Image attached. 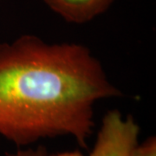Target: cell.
Here are the masks:
<instances>
[{"label": "cell", "mask_w": 156, "mask_h": 156, "mask_svg": "<svg viewBox=\"0 0 156 156\" xmlns=\"http://www.w3.org/2000/svg\"><path fill=\"white\" fill-rule=\"evenodd\" d=\"M120 95L84 45L34 35L0 44V135L17 147L70 136L86 147L95 103Z\"/></svg>", "instance_id": "1"}, {"label": "cell", "mask_w": 156, "mask_h": 156, "mask_svg": "<svg viewBox=\"0 0 156 156\" xmlns=\"http://www.w3.org/2000/svg\"><path fill=\"white\" fill-rule=\"evenodd\" d=\"M139 134L140 127L133 117L125 118L120 111L110 110L102 118L89 156H132Z\"/></svg>", "instance_id": "2"}, {"label": "cell", "mask_w": 156, "mask_h": 156, "mask_svg": "<svg viewBox=\"0 0 156 156\" xmlns=\"http://www.w3.org/2000/svg\"><path fill=\"white\" fill-rule=\"evenodd\" d=\"M50 10L72 23H85L104 13L115 0H44Z\"/></svg>", "instance_id": "3"}, {"label": "cell", "mask_w": 156, "mask_h": 156, "mask_svg": "<svg viewBox=\"0 0 156 156\" xmlns=\"http://www.w3.org/2000/svg\"><path fill=\"white\" fill-rule=\"evenodd\" d=\"M132 156H156L155 136H150L142 143H138L133 150Z\"/></svg>", "instance_id": "4"}, {"label": "cell", "mask_w": 156, "mask_h": 156, "mask_svg": "<svg viewBox=\"0 0 156 156\" xmlns=\"http://www.w3.org/2000/svg\"><path fill=\"white\" fill-rule=\"evenodd\" d=\"M5 156H49L44 147L39 146L36 148L18 149L15 153L6 154Z\"/></svg>", "instance_id": "5"}, {"label": "cell", "mask_w": 156, "mask_h": 156, "mask_svg": "<svg viewBox=\"0 0 156 156\" xmlns=\"http://www.w3.org/2000/svg\"><path fill=\"white\" fill-rule=\"evenodd\" d=\"M49 156H85L83 155L81 152L79 151H67V152H62V153H59L56 154H53V155Z\"/></svg>", "instance_id": "6"}]
</instances>
